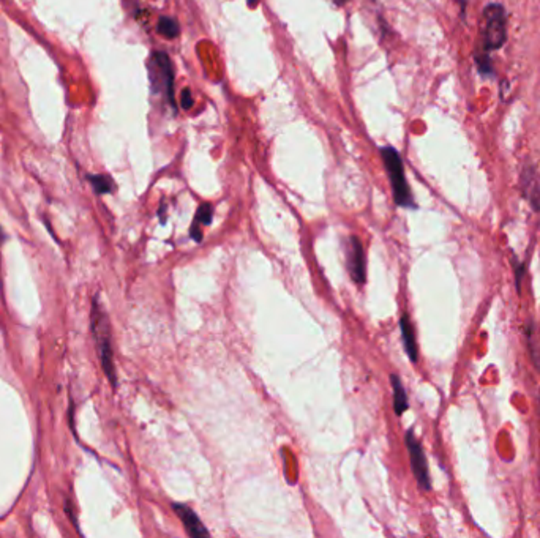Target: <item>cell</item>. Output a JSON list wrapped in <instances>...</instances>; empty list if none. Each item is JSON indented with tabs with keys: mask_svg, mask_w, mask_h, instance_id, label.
Masks as SVG:
<instances>
[{
	"mask_svg": "<svg viewBox=\"0 0 540 538\" xmlns=\"http://www.w3.org/2000/svg\"><path fill=\"white\" fill-rule=\"evenodd\" d=\"M92 332L97 339L98 355H100L103 371H105V374L108 376L109 382L112 384V387H116L117 376H116V367H114V358H112L111 330H109L106 313L103 310L101 303L97 299L93 300L92 305Z\"/></svg>",
	"mask_w": 540,
	"mask_h": 538,
	"instance_id": "6da1fadb",
	"label": "cell"
},
{
	"mask_svg": "<svg viewBox=\"0 0 540 538\" xmlns=\"http://www.w3.org/2000/svg\"><path fill=\"white\" fill-rule=\"evenodd\" d=\"M482 51H498L507 41V18L506 10L501 3L487 5L482 14L480 24Z\"/></svg>",
	"mask_w": 540,
	"mask_h": 538,
	"instance_id": "7a4b0ae2",
	"label": "cell"
},
{
	"mask_svg": "<svg viewBox=\"0 0 540 538\" xmlns=\"http://www.w3.org/2000/svg\"><path fill=\"white\" fill-rule=\"evenodd\" d=\"M381 156L384 166H386L389 180H391L392 185L393 201H395V204L400 207L414 208L415 204L413 199L411 190H409V185L406 182V175H404L402 156H400L398 151L391 147V145L381 147Z\"/></svg>",
	"mask_w": 540,
	"mask_h": 538,
	"instance_id": "3957f363",
	"label": "cell"
},
{
	"mask_svg": "<svg viewBox=\"0 0 540 538\" xmlns=\"http://www.w3.org/2000/svg\"><path fill=\"white\" fill-rule=\"evenodd\" d=\"M149 77L154 93H164L166 100L175 111L174 98V66L169 56L162 51H154L149 62Z\"/></svg>",
	"mask_w": 540,
	"mask_h": 538,
	"instance_id": "277c9868",
	"label": "cell"
},
{
	"mask_svg": "<svg viewBox=\"0 0 540 538\" xmlns=\"http://www.w3.org/2000/svg\"><path fill=\"white\" fill-rule=\"evenodd\" d=\"M406 447L409 452V459H411V467L414 472V477L417 480L419 487L430 491L432 489V480H430L428 475V464L427 458H425L424 448L420 445V442L417 441V437L414 436V431L409 430L406 432Z\"/></svg>",
	"mask_w": 540,
	"mask_h": 538,
	"instance_id": "5b68a950",
	"label": "cell"
},
{
	"mask_svg": "<svg viewBox=\"0 0 540 538\" xmlns=\"http://www.w3.org/2000/svg\"><path fill=\"white\" fill-rule=\"evenodd\" d=\"M351 247L347 253V267H349L352 280L357 284L365 283V252H363L362 242L357 237H351Z\"/></svg>",
	"mask_w": 540,
	"mask_h": 538,
	"instance_id": "8992f818",
	"label": "cell"
},
{
	"mask_svg": "<svg viewBox=\"0 0 540 538\" xmlns=\"http://www.w3.org/2000/svg\"><path fill=\"white\" fill-rule=\"evenodd\" d=\"M173 509L175 513H177L179 519L184 522L186 532H188L191 537H209V530L202 526V522L193 510L184 504H173Z\"/></svg>",
	"mask_w": 540,
	"mask_h": 538,
	"instance_id": "52a82bcc",
	"label": "cell"
},
{
	"mask_svg": "<svg viewBox=\"0 0 540 538\" xmlns=\"http://www.w3.org/2000/svg\"><path fill=\"white\" fill-rule=\"evenodd\" d=\"M521 186H523L524 193H526L528 199L531 201V204L534 206V208L540 210V185H539L536 171H534L531 166H528V168L524 169V172H523Z\"/></svg>",
	"mask_w": 540,
	"mask_h": 538,
	"instance_id": "ba28073f",
	"label": "cell"
},
{
	"mask_svg": "<svg viewBox=\"0 0 540 538\" xmlns=\"http://www.w3.org/2000/svg\"><path fill=\"white\" fill-rule=\"evenodd\" d=\"M400 328H402V337H403V344L404 349H406V354L411 358V362H417L419 355H417V343H415V335H414V328L413 323L409 321L408 315H403L402 319H400Z\"/></svg>",
	"mask_w": 540,
	"mask_h": 538,
	"instance_id": "9c48e42d",
	"label": "cell"
},
{
	"mask_svg": "<svg viewBox=\"0 0 540 538\" xmlns=\"http://www.w3.org/2000/svg\"><path fill=\"white\" fill-rule=\"evenodd\" d=\"M212 217H214V207H212L210 204H202V206L198 208V212H196L193 224H191L190 229L191 239H195L196 242H201L202 240L201 226H209L212 223Z\"/></svg>",
	"mask_w": 540,
	"mask_h": 538,
	"instance_id": "30bf717a",
	"label": "cell"
},
{
	"mask_svg": "<svg viewBox=\"0 0 540 538\" xmlns=\"http://www.w3.org/2000/svg\"><path fill=\"white\" fill-rule=\"evenodd\" d=\"M391 382L393 389V411H395L397 415H403L409 407L406 390H404L402 380H400L397 374L391 376Z\"/></svg>",
	"mask_w": 540,
	"mask_h": 538,
	"instance_id": "8fae6325",
	"label": "cell"
},
{
	"mask_svg": "<svg viewBox=\"0 0 540 538\" xmlns=\"http://www.w3.org/2000/svg\"><path fill=\"white\" fill-rule=\"evenodd\" d=\"M157 32L160 35L166 36V38L173 40V38H177L180 35V27H179V23L175 21L174 18H169V16H162L158 19V25H157Z\"/></svg>",
	"mask_w": 540,
	"mask_h": 538,
	"instance_id": "7c38bea8",
	"label": "cell"
},
{
	"mask_svg": "<svg viewBox=\"0 0 540 538\" xmlns=\"http://www.w3.org/2000/svg\"><path fill=\"white\" fill-rule=\"evenodd\" d=\"M87 179H89L90 185L93 190H95L97 195H109V193L114 191V182L111 180V177L97 174V175H87Z\"/></svg>",
	"mask_w": 540,
	"mask_h": 538,
	"instance_id": "4fadbf2b",
	"label": "cell"
},
{
	"mask_svg": "<svg viewBox=\"0 0 540 538\" xmlns=\"http://www.w3.org/2000/svg\"><path fill=\"white\" fill-rule=\"evenodd\" d=\"M476 62H477V70H479L480 75H484V76L493 75V64H491L490 52H485V51L477 52Z\"/></svg>",
	"mask_w": 540,
	"mask_h": 538,
	"instance_id": "5bb4252c",
	"label": "cell"
},
{
	"mask_svg": "<svg viewBox=\"0 0 540 538\" xmlns=\"http://www.w3.org/2000/svg\"><path fill=\"white\" fill-rule=\"evenodd\" d=\"M180 106H182V109H185V111H188V109H191V106H193V95H191V92L188 90V88L182 90Z\"/></svg>",
	"mask_w": 540,
	"mask_h": 538,
	"instance_id": "9a60e30c",
	"label": "cell"
},
{
	"mask_svg": "<svg viewBox=\"0 0 540 538\" xmlns=\"http://www.w3.org/2000/svg\"><path fill=\"white\" fill-rule=\"evenodd\" d=\"M164 213H166V204H164V201H162V206H160V212H158V215H160V219H162V223L166 221Z\"/></svg>",
	"mask_w": 540,
	"mask_h": 538,
	"instance_id": "2e32d148",
	"label": "cell"
},
{
	"mask_svg": "<svg viewBox=\"0 0 540 538\" xmlns=\"http://www.w3.org/2000/svg\"><path fill=\"white\" fill-rule=\"evenodd\" d=\"M332 2H334L336 7H343V5H346L349 0H332Z\"/></svg>",
	"mask_w": 540,
	"mask_h": 538,
	"instance_id": "e0dca14e",
	"label": "cell"
},
{
	"mask_svg": "<svg viewBox=\"0 0 540 538\" xmlns=\"http://www.w3.org/2000/svg\"><path fill=\"white\" fill-rule=\"evenodd\" d=\"M247 2H248V5H250V8H254V7H258L259 0H247Z\"/></svg>",
	"mask_w": 540,
	"mask_h": 538,
	"instance_id": "ac0fdd59",
	"label": "cell"
},
{
	"mask_svg": "<svg viewBox=\"0 0 540 538\" xmlns=\"http://www.w3.org/2000/svg\"><path fill=\"white\" fill-rule=\"evenodd\" d=\"M0 237H2V236H0Z\"/></svg>",
	"mask_w": 540,
	"mask_h": 538,
	"instance_id": "d6986e66",
	"label": "cell"
}]
</instances>
